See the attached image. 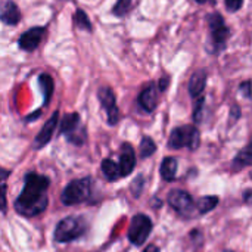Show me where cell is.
<instances>
[{
    "mask_svg": "<svg viewBox=\"0 0 252 252\" xmlns=\"http://www.w3.org/2000/svg\"><path fill=\"white\" fill-rule=\"evenodd\" d=\"M50 180L46 176L28 173L24 177V189L15 201V210L24 217H35L41 214L47 204V189Z\"/></svg>",
    "mask_w": 252,
    "mask_h": 252,
    "instance_id": "obj_1",
    "label": "cell"
},
{
    "mask_svg": "<svg viewBox=\"0 0 252 252\" xmlns=\"http://www.w3.org/2000/svg\"><path fill=\"white\" fill-rule=\"evenodd\" d=\"M87 230V221L83 217H66L55 229V241L59 244H66L78 239Z\"/></svg>",
    "mask_w": 252,
    "mask_h": 252,
    "instance_id": "obj_2",
    "label": "cell"
},
{
    "mask_svg": "<svg viewBox=\"0 0 252 252\" xmlns=\"http://www.w3.org/2000/svg\"><path fill=\"white\" fill-rule=\"evenodd\" d=\"M201 143L199 130L195 126H182L176 127L168 139V148L171 149H182L188 148L190 151H196Z\"/></svg>",
    "mask_w": 252,
    "mask_h": 252,
    "instance_id": "obj_3",
    "label": "cell"
},
{
    "mask_svg": "<svg viewBox=\"0 0 252 252\" xmlns=\"http://www.w3.org/2000/svg\"><path fill=\"white\" fill-rule=\"evenodd\" d=\"M207 22L211 31V47H214L213 53H220L226 49L227 40L230 37V28L224 24V18L217 12L208 15Z\"/></svg>",
    "mask_w": 252,
    "mask_h": 252,
    "instance_id": "obj_4",
    "label": "cell"
},
{
    "mask_svg": "<svg viewBox=\"0 0 252 252\" xmlns=\"http://www.w3.org/2000/svg\"><path fill=\"white\" fill-rule=\"evenodd\" d=\"M90 189H92V179L90 177L74 180L63 189L61 199L65 205L81 204L90 196Z\"/></svg>",
    "mask_w": 252,
    "mask_h": 252,
    "instance_id": "obj_5",
    "label": "cell"
},
{
    "mask_svg": "<svg viewBox=\"0 0 252 252\" xmlns=\"http://www.w3.org/2000/svg\"><path fill=\"white\" fill-rule=\"evenodd\" d=\"M152 230V221L145 214H137L133 217L128 227V239L133 245L140 247L146 242Z\"/></svg>",
    "mask_w": 252,
    "mask_h": 252,
    "instance_id": "obj_6",
    "label": "cell"
},
{
    "mask_svg": "<svg viewBox=\"0 0 252 252\" xmlns=\"http://www.w3.org/2000/svg\"><path fill=\"white\" fill-rule=\"evenodd\" d=\"M97 99L102 105V108L106 112L108 117V124L115 126L120 121V109L117 106V99L114 94V90L111 87H100L97 90Z\"/></svg>",
    "mask_w": 252,
    "mask_h": 252,
    "instance_id": "obj_7",
    "label": "cell"
},
{
    "mask_svg": "<svg viewBox=\"0 0 252 252\" xmlns=\"http://www.w3.org/2000/svg\"><path fill=\"white\" fill-rule=\"evenodd\" d=\"M168 204L176 213H179L183 217H190L193 214V208H195L193 199L186 190L182 189L171 190L168 193Z\"/></svg>",
    "mask_w": 252,
    "mask_h": 252,
    "instance_id": "obj_8",
    "label": "cell"
},
{
    "mask_svg": "<svg viewBox=\"0 0 252 252\" xmlns=\"http://www.w3.org/2000/svg\"><path fill=\"white\" fill-rule=\"evenodd\" d=\"M44 32H46V28H43V27H32V28H30L28 31L21 34V37L18 40L19 47L22 50H25V52H34L38 47V44L41 43Z\"/></svg>",
    "mask_w": 252,
    "mask_h": 252,
    "instance_id": "obj_9",
    "label": "cell"
},
{
    "mask_svg": "<svg viewBox=\"0 0 252 252\" xmlns=\"http://www.w3.org/2000/svg\"><path fill=\"white\" fill-rule=\"evenodd\" d=\"M58 120H59V111H55L52 114V117L43 126L40 133L35 136V139H34V149H41V148H44L52 140V136H53V133L56 130V126H58Z\"/></svg>",
    "mask_w": 252,
    "mask_h": 252,
    "instance_id": "obj_10",
    "label": "cell"
},
{
    "mask_svg": "<svg viewBox=\"0 0 252 252\" xmlns=\"http://www.w3.org/2000/svg\"><path fill=\"white\" fill-rule=\"evenodd\" d=\"M120 174L123 177H127L131 174V171L136 167V155L134 149L130 143H123L121 146V157H120Z\"/></svg>",
    "mask_w": 252,
    "mask_h": 252,
    "instance_id": "obj_11",
    "label": "cell"
},
{
    "mask_svg": "<svg viewBox=\"0 0 252 252\" xmlns=\"http://www.w3.org/2000/svg\"><path fill=\"white\" fill-rule=\"evenodd\" d=\"M139 105L146 112H154L158 105V87L155 83L148 84L139 94Z\"/></svg>",
    "mask_w": 252,
    "mask_h": 252,
    "instance_id": "obj_12",
    "label": "cell"
},
{
    "mask_svg": "<svg viewBox=\"0 0 252 252\" xmlns=\"http://www.w3.org/2000/svg\"><path fill=\"white\" fill-rule=\"evenodd\" d=\"M0 21L6 25H16L21 21V10L13 0H4L0 4Z\"/></svg>",
    "mask_w": 252,
    "mask_h": 252,
    "instance_id": "obj_13",
    "label": "cell"
},
{
    "mask_svg": "<svg viewBox=\"0 0 252 252\" xmlns=\"http://www.w3.org/2000/svg\"><path fill=\"white\" fill-rule=\"evenodd\" d=\"M207 78H208V74L205 69H199L196 72H193V75L190 77L189 80V94L196 99L199 96H202L204 90H205V86H207Z\"/></svg>",
    "mask_w": 252,
    "mask_h": 252,
    "instance_id": "obj_14",
    "label": "cell"
},
{
    "mask_svg": "<svg viewBox=\"0 0 252 252\" xmlns=\"http://www.w3.org/2000/svg\"><path fill=\"white\" fill-rule=\"evenodd\" d=\"M80 115L77 112H71V114H66L63 115L62 121H61V134H65V136H69L71 133H74L78 127H80Z\"/></svg>",
    "mask_w": 252,
    "mask_h": 252,
    "instance_id": "obj_15",
    "label": "cell"
},
{
    "mask_svg": "<svg viewBox=\"0 0 252 252\" xmlns=\"http://www.w3.org/2000/svg\"><path fill=\"white\" fill-rule=\"evenodd\" d=\"M38 86H40L41 93H43V96H44L43 105H47V103H49V100L52 99V96H53V90H55L53 78H52L49 74H40V77H38Z\"/></svg>",
    "mask_w": 252,
    "mask_h": 252,
    "instance_id": "obj_16",
    "label": "cell"
},
{
    "mask_svg": "<svg viewBox=\"0 0 252 252\" xmlns=\"http://www.w3.org/2000/svg\"><path fill=\"white\" fill-rule=\"evenodd\" d=\"M176 174H177V159L173 157L164 158L161 164V177L167 182H171L176 179Z\"/></svg>",
    "mask_w": 252,
    "mask_h": 252,
    "instance_id": "obj_17",
    "label": "cell"
},
{
    "mask_svg": "<svg viewBox=\"0 0 252 252\" xmlns=\"http://www.w3.org/2000/svg\"><path fill=\"white\" fill-rule=\"evenodd\" d=\"M102 173H103V176H105L108 180H111V182H115V180H118V179L121 177L118 164L114 162V161L109 159V158H106V159L102 161Z\"/></svg>",
    "mask_w": 252,
    "mask_h": 252,
    "instance_id": "obj_18",
    "label": "cell"
},
{
    "mask_svg": "<svg viewBox=\"0 0 252 252\" xmlns=\"http://www.w3.org/2000/svg\"><path fill=\"white\" fill-rule=\"evenodd\" d=\"M252 162V151L251 146L248 145L247 148H244L235 158L233 161V168L235 170H242L245 167H250Z\"/></svg>",
    "mask_w": 252,
    "mask_h": 252,
    "instance_id": "obj_19",
    "label": "cell"
},
{
    "mask_svg": "<svg viewBox=\"0 0 252 252\" xmlns=\"http://www.w3.org/2000/svg\"><path fill=\"white\" fill-rule=\"evenodd\" d=\"M74 25L80 30L84 31H92V22L90 18L87 16V13L83 9H77L75 15H74Z\"/></svg>",
    "mask_w": 252,
    "mask_h": 252,
    "instance_id": "obj_20",
    "label": "cell"
},
{
    "mask_svg": "<svg viewBox=\"0 0 252 252\" xmlns=\"http://www.w3.org/2000/svg\"><path fill=\"white\" fill-rule=\"evenodd\" d=\"M217 204H219V198L217 196H205V198H201L198 201L196 208H198V211L201 214H207V213L213 211L217 207Z\"/></svg>",
    "mask_w": 252,
    "mask_h": 252,
    "instance_id": "obj_21",
    "label": "cell"
},
{
    "mask_svg": "<svg viewBox=\"0 0 252 252\" xmlns=\"http://www.w3.org/2000/svg\"><path fill=\"white\" fill-rule=\"evenodd\" d=\"M155 151H157L155 142L151 137L145 136L142 139V142H140V157L142 158H149V157H152L155 154Z\"/></svg>",
    "mask_w": 252,
    "mask_h": 252,
    "instance_id": "obj_22",
    "label": "cell"
},
{
    "mask_svg": "<svg viewBox=\"0 0 252 252\" xmlns=\"http://www.w3.org/2000/svg\"><path fill=\"white\" fill-rule=\"evenodd\" d=\"M131 4H133V0H117L115 6L112 7V13L115 16H124L131 9Z\"/></svg>",
    "mask_w": 252,
    "mask_h": 252,
    "instance_id": "obj_23",
    "label": "cell"
},
{
    "mask_svg": "<svg viewBox=\"0 0 252 252\" xmlns=\"http://www.w3.org/2000/svg\"><path fill=\"white\" fill-rule=\"evenodd\" d=\"M204 103H205V97L204 96H199L196 97V102H195V106H193V121L195 123H201L202 121V115H204Z\"/></svg>",
    "mask_w": 252,
    "mask_h": 252,
    "instance_id": "obj_24",
    "label": "cell"
},
{
    "mask_svg": "<svg viewBox=\"0 0 252 252\" xmlns=\"http://www.w3.org/2000/svg\"><path fill=\"white\" fill-rule=\"evenodd\" d=\"M0 211H7V199H6V185H0Z\"/></svg>",
    "mask_w": 252,
    "mask_h": 252,
    "instance_id": "obj_25",
    "label": "cell"
},
{
    "mask_svg": "<svg viewBox=\"0 0 252 252\" xmlns=\"http://www.w3.org/2000/svg\"><path fill=\"white\" fill-rule=\"evenodd\" d=\"M224 3H226V7L229 12H236L242 7L244 0H224Z\"/></svg>",
    "mask_w": 252,
    "mask_h": 252,
    "instance_id": "obj_26",
    "label": "cell"
},
{
    "mask_svg": "<svg viewBox=\"0 0 252 252\" xmlns=\"http://www.w3.org/2000/svg\"><path fill=\"white\" fill-rule=\"evenodd\" d=\"M168 86H170V77H162L159 81H158V89H159V92H165L167 89H168Z\"/></svg>",
    "mask_w": 252,
    "mask_h": 252,
    "instance_id": "obj_27",
    "label": "cell"
},
{
    "mask_svg": "<svg viewBox=\"0 0 252 252\" xmlns=\"http://www.w3.org/2000/svg\"><path fill=\"white\" fill-rule=\"evenodd\" d=\"M241 92H244V96H245L247 99H250V97H251V83H250V81H245V83L241 86Z\"/></svg>",
    "mask_w": 252,
    "mask_h": 252,
    "instance_id": "obj_28",
    "label": "cell"
},
{
    "mask_svg": "<svg viewBox=\"0 0 252 252\" xmlns=\"http://www.w3.org/2000/svg\"><path fill=\"white\" fill-rule=\"evenodd\" d=\"M9 174H10L9 170H4V168L0 167V185H6V180H7Z\"/></svg>",
    "mask_w": 252,
    "mask_h": 252,
    "instance_id": "obj_29",
    "label": "cell"
},
{
    "mask_svg": "<svg viewBox=\"0 0 252 252\" xmlns=\"http://www.w3.org/2000/svg\"><path fill=\"white\" fill-rule=\"evenodd\" d=\"M143 252H159V250H158V247H155V245H148L146 250Z\"/></svg>",
    "mask_w": 252,
    "mask_h": 252,
    "instance_id": "obj_30",
    "label": "cell"
},
{
    "mask_svg": "<svg viewBox=\"0 0 252 252\" xmlns=\"http://www.w3.org/2000/svg\"><path fill=\"white\" fill-rule=\"evenodd\" d=\"M196 3H199V4H204V3H208V1H211V0H195Z\"/></svg>",
    "mask_w": 252,
    "mask_h": 252,
    "instance_id": "obj_31",
    "label": "cell"
},
{
    "mask_svg": "<svg viewBox=\"0 0 252 252\" xmlns=\"http://www.w3.org/2000/svg\"><path fill=\"white\" fill-rule=\"evenodd\" d=\"M250 193H251L250 190H247V192H245V199H247V201L250 199Z\"/></svg>",
    "mask_w": 252,
    "mask_h": 252,
    "instance_id": "obj_32",
    "label": "cell"
},
{
    "mask_svg": "<svg viewBox=\"0 0 252 252\" xmlns=\"http://www.w3.org/2000/svg\"><path fill=\"white\" fill-rule=\"evenodd\" d=\"M226 252H233V251H226Z\"/></svg>",
    "mask_w": 252,
    "mask_h": 252,
    "instance_id": "obj_33",
    "label": "cell"
}]
</instances>
